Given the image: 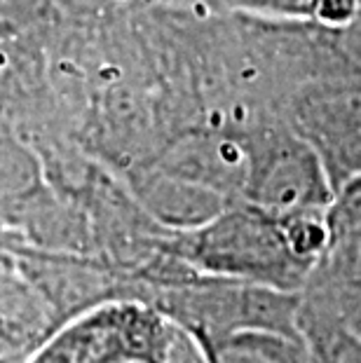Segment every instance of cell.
<instances>
[{
	"label": "cell",
	"mask_w": 361,
	"mask_h": 363,
	"mask_svg": "<svg viewBox=\"0 0 361 363\" xmlns=\"http://www.w3.org/2000/svg\"><path fill=\"white\" fill-rule=\"evenodd\" d=\"M162 251L204 277L303 293L314 274L291 253L279 220L249 202H233L209 223L160 239Z\"/></svg>",
	"instance_id": "1"
},
{
	"label": "cell",
	"mask_w": 361,
	"mask_h": 363,
	"mask_svg": "<svg viewBox=\"0 0 361 363\" xmlns=\"http://www.w3.org/2000/svg\"><path fill=\"white\" fill-rule=\"evenodd\" d=\"M247 143V179L242 199L260 211L282 216L303 208H324L333 185L319 152L287 122L251 129Z\"/></svg>",
	"instance_id": "2"
},
{
	"label": "cell",
	"mask_w": 361,
	"mask_h": 363,
	"mask_svg": "<svg viewBox=\"0 0 361 363\" xmlns=\"http://www.w3.org/2000/svg\"><path fill=\"white\" fill-rule=\"evenodd\" d=\"M287 122L319 152L333 188L361 172V80L303 84Z\"/></svg>",
	"instance_id": "3"
},
{
	"label": "cell",
	"mask_w": 361,
	"mask_h": 363,
	"mask_svg": "<svg viewBox=\"0 0 361 363\" xmlns=\"http://www.w3.org/2000/svg\"><path fill=\"white\" fill-rule=\"evenodd\" d=\"M152 167L240 202L247 179V143L244 136L226 129H199L174 141Z\"/></svg>",
	"instance_id": "4"
},
{
	"label": "cell",
	"mask_w": 361,
	"mask_h": 363,
	"mask_svg": "<svg viewBox=\"0 0 361 363\" xmlns=\"http://www.w3.org/2000/svg\"><path fill=\"white\" fill-rule=\"evenodd\" d=\"M132 192L141 211L157 228L172 233L204 225L233 204V199L206 185L179 179L152 164L132 176Z\"/></svg>",
	"instance_id": "5"
},
{
	"label": "cell",
	"mask_w": 361,
	"mask_h": 363,
	"mask_svg": "<svg viewBox=\"0 0 361 363\" xmlns=\"http://www.w3.org/2000/svg\"><path fill=\"white\" fill-rule=\"evenodd\" d=\"M45 195V176L38 157L24 145L0 138V223L17 230L21 218Z\"/></svg>",
	"instance_id": "6"
},
{
	"label": "cell",
	"mask_w": 361,
	"mask_h": 363,
	"mask_svg": "<svg viewBox=\"0 0 361 363\" xmlns=\"http://www.w3.org/2000/svg\"><path fill=\"white\" fill-rule=\"evenodd\" d=\"M206 363H314L305 337L272 330H240L204 354Z\"/></svg>",
	"instance_id": "7"
},
{
	"label": "cell",
	"mask_w": 361,
	"mask_h": 363,
	"mask_svg": "<svg viewBox=\"0 0 361 363\" xmlns=\"http://www.w3.org/2000/svg\"><path fill=\"white\" fill-rule=\"evenodd\" d=\"M277 220L291 253L317 272V267L328 258V253L333 249V230L328 225L326 206L303 208V211L282 216Z\"/></svg>",
	"instance_id": "8"
},
{
	"label": "cell",
	"mask_w": 361,
	"mask_h": 363,
	"mask_svg": "<svg viewBox=\"0 0 361 363\" xmlns=\"http://www.w3.org/2000/svg\"><path fill=\"white\" fill-rule=\"evenodd\" d=\"M328 225L333 230V242L338 237L361 233V172L338 183L333 197L326 206Z\"/></svg>",
	"instance_id": "9"
},
{
	"label": "cell",
	"mask_w": 361,
	"mask_h": 363,
	"mask_svg": "<svg viewBox=\"0 0 361 363\" xmlns=\"http://www.w3.org/2000/svg\"><path fill=\"white\" fill-rule=\"evenodd\" d=\"M253 17L274 21H312L319 0H223Z\"/></svg>",
	"instance_id": "10"
},
{
	"label": "cell",
	"mask_w": 361,
	"mask_h": 363,
	"mask_svg": "<svg viewBox=\"0 0 361 363\" xmlns=\"http://www.w3.org/2000/svg\"><path fill=\"white\" fill-rule=\"evenodd\" d=\"M40 340L26 326L0 316V363H24Z\"/></svg>",
	"instance_id": "11"
},
{
	"label": "cell",
	"mask_w": 361,
	"mask_h": 363,
	"mask_svg": "<svg viewBox=\"0 0 361 363\" xmlns=\"http://www.w3.org/2000/svg\"><path fill=\"white\" fill-rule=\"evenodd\" d=\"M361 0H319L312 21L321 28L340 30L359 17Z\"/></svg>",
	"instance_id": "12"
},
{
	"label": "cell",
	"mask_w": 361,
	"mask_h": 363,
	"mask_svg": "<svg viewBox=\"0 0 361 363\" xmlns=\"http://www.w3.org/2000/svg\"><path fill=\"white\" fill-rule=\"evenodd\" d=\"M45 0H0V24L33 19L43 10Z\"/></svg>",
	"instance_id": "13"
},
{
	"label": "cell",
	"mask_w": 361,
	"mask_h": 363,
	"mask_svg": "<svg viewBox=\"0 0 361 363\" xmlns=\"http://www.w3.org/2000/svg\"><path fill=\"white\" fill-rule=\"evenodd\" d=\"M21 242H26V239L21 237L19 230H12V225L0 223V258L12 256L14 249H17Z\"/></svg>",
	"instance_id": "14"
},
{
	"label": "cell",
	"mask_w": 361,
	"mask_h": 363,
	"mask_svg": "<svg viewBox=\"0 0 361 363\" xmlns=\"http://www.w3.org/2000/svg\"><path fill=\"white\" fill-rule=\"evenodd\" d=\"M0 54H3V52H0Z\"/></svg>",
	"instance_id": "15"
}]
</instances>
